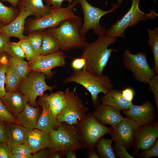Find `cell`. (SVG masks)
I'll list each match as a JSON object with an SVG mask.
<instances>
[{"label":"cell","mask_w":158,"mask_h":158,"mask_svg":"<svg viewBox=\"0 0 158 158\" xmlns=\"http://www.w3.org/2000/svg\"><path fill=\"white\" fill-rule=\"evenodd\" d=\"M117 38L110 35L106 32L98 36L97 39L92 43L86 42L82 48L81 57L85 60L83 69L97 75L102 73L113 52L117 50L109 48V46L114 43Z\"/></svg>","instance_id":"1"},{"label":"cell","mask_w":158,"mask_h":158,"mask_svg":"<svg viewBox=\"0 0 158 158\" xmlns=\"http://www.w3.org/2000/svg\"><path fill=\"white\" fill-rule=\"evenodd\" d=\"M67 83L73 82L84 87L90 93L93 107L100 104L98 96L100 92L106 94L114 87L110 78L103 73L97 75L83 69L73 70L72 73L63 81Z\"/></svg>","instance_id":"2"},{"label":"cell","mask_w":158,"mask_h":158,"mask_svg":"<svg viewBox=\"0 0 158 158\" xmlns=\"http://www.w3.org/2000/svg\"><path fill=\"white\" fill-rule=\"evenodd\" d=\"M82 25L81 20L71 18L63 21L56 27L45 30L57 40L60 51L67 52L82 49L87 42L86 39L80 34Z\"/></svg>","instance_id":"3"},{"label":"cell","mask_w":158,"mask_h":158,"mask_svg":"<svg viewBox=\"0 0 158 158\" xmlns=\"http://www.w3.org/2000/svg\"><path fill=\"white\" fill-rule=\"evenodd\" d=\"M78 4L76 0L65 8L51 6L50 11L40 18L28 19L26 20L24 33L27 34L35 30L44 31L58 26L63 21L69 19L81 20L75 13V7Z\"/></svg>","instance_id":"4"},{"label":"cell","mask_w":158,"mask_h":158,"mask_svg":"<svg viewBox=\"0 0 158 158\" xmlns=\"http://www.w3.org/2000/svg\"><path fill=\"white\" fill-rule=\"evenodd\" d=\"M50 134L51 140L48 148L50 152L60 151L64 153L68 150L76 151L85 148L74 125L61 122L58 128Z\"/></svg>","instance_id":"5"},{"label":"cell","mask_w":158,"mask_h":158,"mask_svg":"<svg viewBox=\"0 0 158 158\" xmlns=\"http://www.w3.org/2000/svg\"><path fill=\"white\" fill-rule=\"evenodd\" d=\"M131 6L127 12L119 20H118L111 28L107 30V32L110 36L125 38V30L129 27L136 25L139 21L149 20H157L158 14L154 8L145 13L140 9L139 4L140 0H130Z\"/></svg>","instance_id":"6"},{"label":"cell","mask_w":158,"mask_h":158,"mask_svg":"<svg viewBox=\"0 0 158 158\" xmlns=\"http://www.w3.org/2000/svg\"><path fill=\"white\" fill-rule=\"evenodd\" d=\"M81 137L82 144L87 151L96 147L98 140L106 134H110L112 128L100 123L92 112H90L78 123L74 125Z\"/></svg>","instance_id":"7"},{"label":"cell","mask_w":158,"mask_h":158,"mask_svg":"<svg viewBox=\"0 0 158 158\" xmlns=\"http://www.w3.org/2000/svg\"><path fill=\"white\" fill-rule=\"evenodd\" d=\"M76 0L80 5L83 13V23L80 31V34L83 37L90 29H92L95 34L98 36L105 33L106 30L105 27L100 25V19L104 15L114 12L120 7L118 4H113L111 9L105 11L92 5L87 0Z\"/></svg>","instance_id":"8"},{"label":"cell","mask_w":158,"mask_h":158,"mask_svg":"<svg viewBox=\"0 0 158 158\" xmlns=\"http://www.w3.org/2000/svg\"><path fill=\"white\" fill-rule=\"evenodd\" d=\"M123 63L127 69L132 73L137 81L147 84L155 74L153 68H151L147 62L146 54L139 52L131 53L127 49L124 51Z\"/></svg>","instance_id":"9"},{"label":"cell","mask_w":158,"mask_h":158,"mask_svg":"<svg viewBox=\"0 0 158 158\" xmlns=\"http://www.w3.org/2000/svg\"><path fill=\"white\" fill-rule=\"evenodd\" d=\"M46 78L43 73L31 71L21 82L18 90L28 98L31 106H36L37 98L43 96L45 91L49 90L52 93L55 88V85L50 86L47 84L45 80Z\"/></svg>","instance_id":"10"},{"label":"cell","mask_w":158,"mask_h":158,"mask_svg":"<svg viewBox=\"0 0 158 158\" xmlns=\"http://www.w3.org/2000/svg\"><path fill=\"white\" fill-rule=\"evenodd\" d=\"M67 105L57 117L60 122H66L71 125H76L78 121L84 118L89 108L85 106L81 100L75 95L74 91L67 88L64 92Z\"/></svg>","instance_id":"11"},{"label":"cell","mask_w":158,"mask_h":158,"mask_svg":"<svg viewBox=\"0 0 158 158\" xmlns=\"http://www.w3.org/2000/svg\"><path fill=\"white\" fill-rule=\"evenodd\" d=\"M31 71L40 72L44 74L47 78L51 79L54 72L51 70L56 67H63L66 64L64 52L60 51L52 54L37 56L34 60L28 62Z\"/></svg>","instance_id":"12"},{"label":"cell","mask_w":158,"mask_h":158,"mask_svg":"<svg viewBox=\"0 0 158 158\" xmlns=\"http://www.w3.org/2000/svg\"><path fill=\"white\" fill-rule=\"evenodd\" d=\"M158 138V120L140 125L133 138L132 155L134 157L139 150L146 149L153 145Z\"/></svg>","instance_id":"13"},{"label":"cell","mask_w":158,"mask_h":158,"mask_svg":"<svg viewBox=\"0 0 158 158\" xmlns=\"http://www.w3.org/2000/svg\"><path fill=\"white\" fill-rule=\"evenodd\" d=\"M140 125L137 123L126 116L112 128L109 134L113 141L124 146L126 149L133 146L134 133Z\"/></svg>","instance_id":"14"},{"label":"cell","mask_w":158,"mask_h":158,"mask_svg":"<svg viewBox=\"0 0 158 158\" xmlns=\"http://www.w3.org/2000/svg\"><path fill=\"white\" fill-rule=\"evenodd\" d=\"M123 113L140 126L154 121L158 118V114L153 104L148 100L143 102L140 105L133 104L128 110L123 111Z\"/></svg>","instance_id":"15"},{"label":"cell","mask_w":158,"mask_h":158,"mask_svg":"<svg viewBox=\"0 0 158 158\" xmlns=\"http://www.w3.org/2000/svg\"><path fill=\"white\" fill-rule=\"evenodd\" d=\"M38 103L41 106L42 110L41 113L39 116L35 128L49 133L57 129L61 122L53 116L44 95L40 97Z\"/></svg>","instance_id":"16"},{"label":"cell","mask_w":158,"mask_h":158,"mask_svg":"<svg viewBox=\"0 0 158 158\" xmlns=\"http://www.w3.org/2000/svg\"><path fill=\"white\" fill-rule=\"evenodd\" d=\"M96 120L102 125H110L113 128L124 118L120 111L114 107L102 104L99 105L92 112Z\"/></svg>","instance_id":"17"},{"label":"cell","mask_w":158,"mask_h":158,"mask_svg":"<svg viewBox=\"0 0 158 158\" xmlns=\"http://www.w3.org/2000/svg\"><path fill=\"white\" fill-rule=\"evenodd\" d=\"M19 11L17 16L10 23L4 26L1 33L10 37H16L19 40L25 39L26 36L24 33L26 20L28 17L33 15L24 10Z\"/></svg>","instance_id":"18"},{"label":"cell","mask_w":158,"mask_h":158,"mask_svg":"<svg viewBox=\"0 0 158 158\" xmlns=\"http://www.w3.org/2000/svg\"><path fill=\"white\" fill-rule=\"evenodd\" d=\"M9 112L16 117L28 102V98L21 92H6L1 98Z\"/></svg>","instance_id":"19"},{"label":"cell","mask_w":158,"mask_h":158,"mask_svg":"<svg viewBox=\"0 0 158 158\" xmlns=\"http://www.w3.org/2000/svg\"><path fill=\"white\" fill-rule=\"evenodd\" d=\"M51 140L50 133L35 128L28 131L25 142L33 153L43 148L49 147Z\"/></svg>","instance_id":"20"},{"label":"cell","mask_w":158,"mask_h":158,"mask_svg":"<svg viewBox=\"0 0 158 158\" xmlns=\"http://www.w3.org/2000/svg\"><path fill=\"white\" fill-rule=\"evenodd\" d=\"M101 102L102 104L112 107L120 111L128 110L133 104L124 98L121 91L113 89L102 97Z\"/></svg>","instance_id":"21"},{"label":"cell","mask_w":158,"mask_h":158,"mask_svg":"<svg viewBox=\"0 0 158 158\" xmlns=\"http://www.w3.org/2000/svg\"><path fill=\"white\" fill-rule=\"evenodd\" d=\"M6 126V142L11 150L15 146L25 142L28 131L19 124L7 123Z\"/></svg>","instance_id":"22"},{"label":"cell","mask_w":158,"mask_h":158,"mask_svg":"<svg viewBox=\"0 0 158 158\" xmlns=\"http://www.w3.org/2000/svg\"><path fill=\"white\" fill-rule=\"evenodd\" d=\"M39 114L38 108L27 104L16 118L19 124L30 131L35 128L37 123Z\"/></svg>","instance_id":"23"},{"label":"cell","mask_w":158,"mask_h":158,"mask_svg":"<svg viewBox=\"0 0 158 158\" xmlns=\"http://www.w3.org/2000/svg\"><path fill=\"white\" fill-rule=\"evenodd\" d=\"M18 10L29 12L37 18H41L50 11L51 6L44 4L43 0H19L17 5Z\"/></svg>","instance_id":"24"},{"label":"cell","mask_w":158,"mask_h":158,"mask_svg":"<svg viewBox=\"0 0 158 158\" xmlns=\"http://www.w3.org/2000/svg\"><path fill=\"white\" fill-rule=\"evenodd\" d=\"M43 36L40 50V54H49L60 51V47L58 41L52 35L44 30L43 31Z\"/></svg>","instance_id":"25"},{"label":"cell","mask_w":158,"mask_h":158,"mask_svg":"<svg viewBox=\"0 0 158 158\" xmlns=\"http://www.w3.org/2000/svg\"><path fill=\"white\" fill-rule=\"evenodd\" d=\"M147 35L149 37L147 43L151 49L154 59L153 69L155 74L158 75V28L156 27L153 30L148 29Z\"/></svg>","instance_id":"26"},{"label":"cell","mask_w":158,"mask_h":158,"mask_svg":"<svg viewBox=\"0 0 158 158\" xmlns=\"http://www.w3.org/2000/svg\"><path fill=\"white\" fill-rule=\"evenodd\" d=\"M112 142L111 139H106L103 137L98 140L96 147L97 152L100 158H116V155L111 146Z\"/></svg>","instance_id":"27"},{"label":"cell","mask_w":158,"mask_h":158,"mask_svg":"<svg viewBox=\"0 0 158 158\" xmlns=\"http://www.w3.org/2000/svg\"><path fill=\"white\" fill-rule=\"evenodd\" d=\"M8 65L21 77L23 80L31 71L28 62L24 60L17 59L8 56Z\"/></svg>","instance_id":"28"},{"label":"cell","mask_w":158,"mask_h":158,"mask_svg":"<svg viewBox=\"0 0 158 158\" xmlns=\"http://www.w3.org/2000/svg\"><path fill=\"white\" fill-rule=\"evenodd\" d=\"M18 8L13 6L8 7L4 5L0 1V21L5 25L12 22L18 15Z\"/></svg>","instance_id":"29"},{"label":"cell","mask_w":158,"mask_h":158,"mask_svg":"<svg viewBox=\"0 0 158 158\" xmlns=\"http://www.w3.org/2000/svg\"><path fill=\"white\" fill-rule=\"evenodd\" d=\"M43 31L37 30L28 34L26 40L37 56L40 55V50L43 40Z\"/></svg>","instance_id":"30"},{"label":"cell","mask_w":158,"mask_h":158,"mask_svg":"<svg viewBox=\"0 0 158 158\" xmlns=\"http://www.w3.org/2000/svg\"><path fill=\"white\" fill-rule=\"evenodd\" d=\"M21 82L14 76L8 63L5 73V89L6 92L17 91Z\"/></svg>","instance_id":"31"},{"label":"cell","mask_w":158,"mask_h":158,"mask_svg":"<svg viewBox=\"0 0 158 158\" xmlns=\"http://www.w3.org/2000/svg\"><path fill=\"white\" fill-rule=\"evenodd\" d=\"M6 53L7 56L15 59L24 60L26 58L25 53L18 42H10Z\"/></svg>","instance_id":"32"},{"label":"cell","mask_w":158,"mask_h":158,"mask_svg":"<svg viewBox=\"0 0 158 158\" xmlns=\"http://www.w3.org/2000/svg\"><path fill=\"white\" fill-rule=\"evenodd\" d=\"M8 65V56L6 53L0 62V98L6 93L5 89V73Z\"/></svg>","instance_id":"33"},{"label":"cell","mask_w":158,"mask_h":158,"mask_svg":"<svg viewBox=\"0 0 158 158\" xmlns=\"http://www.w3.org/2000/svg\"><path fill=\"white\" fill-rule=\"evenodd\" d=\"M0 122L7 123L19 124L16 118L9 112L1 98H0Z\"/></svg>","instance_id":"34"},{"label":"cell","mask_w":158,"mask_h":158,"mask_svg":"<svg viewBox=\"0 0 158 158\" xmlns=\"http://www.w3.org/2000/svg\"><path fill=\"white\" fill-rule=\"evenodd\" d=\"M44 96L51 108L64 99L65 94L63 92L58 91L54 93H52L49 95H44Z\"/></svg>","instance_id":"35"},{"label":"cell","mask_w":158,"mask_h":158,"mask_svg":"<svg viewBox=\"0 0 158 158\" xmlns=\"http://www.w3.org/2000/svg\"><path fill=\"white\" fill-rule=\"evenodd\" d=\"M18 42L25 53L26 55V58L28 62L36 59L37 56L26 39L19 40Z\"/></svg>","instance_id":"36"},{"label":"cell","mask_w":158,"mask_h":158,"mask_svg":"<svg viewBox=\"0 0 158 158\" xmlns=\"http://www.w3.org/2000/svg\"><path fill=\"white\" fill-rule=\"evenodd\" d=\"M138 157L149 158L158 156V138L154 144L150 147L143 150H141L140 153L136 155Z\"/></svg>","instance_id":"37"},{"label":"cell","mask_w":158,"mask_h":158,"mask_svg":"<svg viewBox=\"0 0 158 158\" xmlns=\"http://www.w3.org/2000/svg\"><path fill=\"white\" fill-rule=\"evenodd\" d=\"M153 93L154 101L158 113V75L155 74L149 81L148 83Z\"/></svg>","instance_id":"38"},{"label":"cell","mask_w":158,"mask_h":158,"mask_svg":"<svg viewBox=\"0 0 158 158\" xmlns=\"http://www.w3.org/2000/svg\"><path fill=\"white\" fill-rule=\"evenodd\" d=\"M12 155L23 156L32 153L31 149L25 142L17 145L11 150Z\"/></svg>","instance_id":"39"},{"label":"cell","mask_w":158,"mask_h":158,"mask_svg":"<svg viewBox=\"0 0 158 158\" xmlns=\"http://www.w3.org/2000/svg\"><path fill=\"white\" fill-rule=\"evenodd\" d=\"M114 152L116 156L120 158H134L127 152L126 149L123 146L115 142L113 148Z\"/></svg>","instance_id":"40"},{"label":"cell","mask_w":158,"mask_h":158,"mask_svg":"<svg viewBox=\"0 0 158 158\" xmlns=\"http://www.w3.org/2000/svg\"><path fill=\"white\" fill-rule=\"evenodd\" d=\"M67 103L66 99L65 96L64 99L61 102L50 108L53 116L55 118H57V116L66 107Z\"/></svg>","instance_id":"41"},{"label":"cell","mask_w":158,"mask_h":158,"mask_svg":"<svg viewBox=\"0 0 158 158\" xmlns=\"http://www.w3.org/2000/svg\"><path fill=\"white\" fill-rule=\"evenodd\" d=\"M85 62L84 58L80 56L73 60L71 63V67L73 70H81L84 67Z\"/></svg>","instance_id":"42"},{"label":"cell","mask_w":158,"mask_h":158,"mask_svg":"<svg viewBox=\"0 0 158 158\" xmlns=\"http://www.w3.org/2000/svg\"><path fill=\"white\" fill-rule=\"evenodd\" d=\"M12 155L6 142L0 143V158H11Z\"/></svg>","instance_id":"43"},{"label":"cell","mask_w":158,"mask_h":158,"mask_svg":"<svg viewBox=\"0 0 158 158\" xmlns=\"http://www.w3.org/2000/svg\"><path fill=\"white\" fill-rule=\"evenodd\" d=\"M10 37L2 33H0V53L6 52L8 46Z\"/></svg>","instance_id":"44"},{"label":"cell","mask_w":158,"mask_h":158,"mask_svg":"<svg viewBox=\"0 0 158 158\" xmlns=\"http://www.w3.org/2000/svg\"><path fill=\"white\" fill-rule=\"evenodd\" d=\"M50 152L48 147L43 148L34 153L30 154L29 158H46L48 157Z\"/></svg>","instance_id":"45"},{"label":"cell","mask_w":158,"mask_h":158,"mask_svg":"<svg viewBox=\"0 0 158 158\" xmlns=\"http://www.w3.org/2000/svg\"><path fill=\"white\" fill-rule=\"evenodd\" d=\"M121 93L123 97L126 100L132 102L135 95L133 89L130 87L126 88L121 91Z\"/></svg>","instance_id":"46"},{"label":"cell","mask_w":158,"mask_h":158,"mask_svg":"<svg viewBox=\"0 0 158 158\" xmlns=\"http://www.w3.org/2000/svg\"><path fill=\"white\" fill-rule=\"evenodd\" d=\"M46 4L51 6L61 7L62 3L63 1H67L71 4L73 0H44Z\"/></svg>","instance_id":"47"},{"label":"cell","mask_w":158,"mask_h":158,"mask_svg":"<svg viewBox=\"0 0 158 158\" xmlns=\"http://www.w3.org/2000/svg\"><path fill=\"white\" fill-rule=\"evenodd\" d=\"M6 125L4 123L0 122V143L6 142Z\"/></svg>","instance_id":"48"},{"label":"cell","mask_w":158,"mask_h":158,"mask_svg":"<svg viewBox=\"0 0 158 158\" xmlns=\"http://www.w3.org/2000/svg\"><path fill=\"white\" fill-rule=\"evenodd\" d=\"M54 158H66L64 153L60 151H56L50 152L48 157Z\"/></svg>","instance_id":"49"},{"label":"cell","mask_w":158,"mask_h":158,"mask_svg":"<svg viewBox=\"0 0 158 158\" xmlns=\"http://www.w3.org/2000/svg\"><path fill=\"white\" fill-rule=\"evenodd\" d=\"M86 155L87 158H100L98 155L97 150L95 148L92 150L88 151Z\"/></svg>","instance_id":"50"},{"label":"cell","mask_w":158,"mask_h":158,"mask_svg":"<svg viewBox=\"0 0 158 158\" xmlns=\"http://www.w3.org/2000/svg\"><path fill=\"white\" fill-rule=\"evenodd\" d=\"M76 151L69 150L64 152L66 158H76Z\"/></svg>","instance_id":"51"},{"label":"cell","mask_w":158,"mask_h":158,"mask_svg":"<svg viewBox=\"0 0 158 158\" xmlns=\"http://www.w3.org/2000/svg\"><path fill=\"white\" fill-rule=\"evenodd\" d=\"M3 2H7L10 3L12 6L16 8L19 0H1Z\"/></svg>","instance_id":"52"},{"label":"cell","mask_w":158,"mask_h":158,"mask_svg":"<svg viewBox=\"0 0 158 158\" xmlns=\"http://www.w3.org/2000/svg\"><path fill=\"white\" fill-rule=\"evenodd\" d=\"M5 25L4 23L1 21H0V33L2 32L3 28Z\"/></svg>","instance_id":"53"},{"label":"cell","mask_w":158,"mask_h":158,"mask_svg":"<svg viewBox=\"0 0 158 158\" xmlns=\"http://www.w3.org/2000/svg\"><path fill=\"white\" fill-rule=\"evenodd\" d=\"M6 54V52L0 53V62L2 57Z\"/></svg>","instance_id":"54"},{"label":"cell","mask_w":158,"mask_h":158,"mask_svg":"<svg viewBox=\"0 0 158 158\" xmlns=\"http://www.w3.org/2000/svg\"><path fill=\"white\" fill-rule=\"evenodd\" d=\"M123 0H117V3L119 4H121Z\"/></svg>","instance_id":"55"},{"label":"cell","mask_w":158,"mask_h":158,"mask_svg":"<svg viewBox=\"0 0 158 158\" xmlns=\"http://www.w3.org/2000/svg\"><path fill=\"white\" fill-rule=\"evenodd\" d=\"M107 0H106V2H107Z\"/></svg>","instance_id":"56"}]
</instances>
